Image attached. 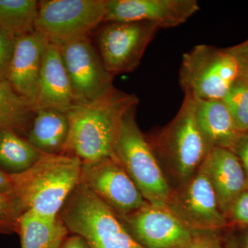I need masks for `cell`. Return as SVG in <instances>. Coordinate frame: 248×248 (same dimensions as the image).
Masks as SVG:
<instances>
[{
    "mask_svg": "<svg viewBox=\"0 0 248 248\" xmlns=\"http://www.w3.org/2000/svg\"><path fill=\"white\" fill-rule=\"evenodd\" d=\"M138 104L135 94L115 88L101 99L78 104L67 113L70 130L64 154L81 162L115 156L124 119Z\"/></svg>",
    "mask_w": 248,
    "mask_h": 248,
    "instance_id": "obj_1",
    "label": "cell"
},
{
    "mask_svg": "<svg viewBox=\"0 0 248 248\" xmlns=\"http://www.w3.org/2000/svg\"><path fill=\"white\" fill-rule=\"evenodd\" d=\"M81 161L68 155H46L24 172L11 174L22 213L58 216L81 178Z\"/></svg>",
    "mask_w": 248,
    "mask_h": 248,
    "instance_id": "obj_2",
    "label": "cell"
},
{
    "mask_svg": "<svg viewBox=\"0 0 248 248\" xmlns=\"http://www.w3.org/2000/svg\"><path fill=\"white\" fill-rule=\"evenodd\" d=\"M147 140L172 190L199 170L212 150L197 122L196 100L187 96L174 119Z\"/></svg>",
    "mask_w": 248,
    "mask_h": 248,
    "instance_id": "obj_3",
    "label": "cell"
},
{
    "mask_svg": "<svg viewBox=\"0 0 248 248\" xmlns=\"http://www.w3.org/2000/svg\"><path fill=\"white\" fill-rule=\"evenodd\" d=\"M59 216L68 232L81 236L91 248H145L117 215L81 183L68 197Z\"/></svg>",
    "mask_w": 248,
    "mask_h": 248,
    "instance_id": "obj_4",
    "label": "cell"
},
{
    "mask_svg": "<svg viewBox=\"0 0 248 248\" xmlns=\"http://www.w3.org/2000/svg\"><path fill=\"white\" fill-rule=\"evenodd\" d=\"M137 107L129 111L124 119L114 156L147 202L168 206L172 187L139 127Z\"/></svg>",
    "mask_w": 248,
    "mask_h": 248,
    "instance_id": "obj_5",
    "label": "cell"
},
{
    "mask_svg": "<svg viewBox=\"0 0 248 248\" xmlns=\"http://www.w3.org/2000/svg\"><path fill=\"white\" fill-rule=\"evenodd\" d=\"M238 76L237 59L227 49L200 45L183 55L179 83L195 100L223 99Z\"/></svg>",
    "mask_w": 248,
    "mask_h": 248,
    "instance_id": "obj_6",
    "label": "cell"
},
{
    "mask_svg": "<svg viewBox=\"0 0 248 248\" xmlns=\"http://www.w3.org/2000/svg\"><path fill=\"white\" fill-rule=\"evenodd\" d=\"M107 0L39 1L35 31L60 45L88 36L104 22Z\"/></svg>",
    "mask_w": 248,
    "mask_h": 248,
    "instance_id": "obj_7",
    "label": "cell"
},
{
    "mask_svg": "<svg viewBox=\"0 0 248 248\" xmlns=\"http://www.w3.org/2000/svg\"><path fill=\"white\" fill-rule=\"evenodd\" d=\"M159 29L151 22H107L97 35L106 69L113 76L136 69Z\"/></svg>",
    "mask_w": 248,
    "mask_h": 248,
    "instance_id": "obj_8",
    "label": "cell"
},
{
    "mask_svg": "<svg viewBox=\"0 0 248 248\" xmlns=\"http://www.w3.org/2000/svg\"><path fill=\"white\" fill-rule=\"evenodd\" d=\"M57 45L79 104L94 102L115 89L114 76L88 36Z\"/></svg>",
    "mask_w": 248,
    "mask_h": 248,
    "instance_id": "obj_9",
    "label": "cell"
},
{
    "mask_svg": "<svg viewBox=\"0 0 248 248\" xmlns=\"http://www.w3.org/2000/svg\"><path fill=\"white\" fill-rule=\"evenodd\" d=\"M168 207L192 231L221 232L228 225L203 164L189 180L173 189Z\"/></svg>",
    "mask_w": 248,
    "mask_h": 248,
    "instance_id": "obj_10",
    "label": "cell"
},
{
    "mask_svg": "<svg viewBox=\"0 0 248 248\" xmlns=\"http://www.w3.org/2000/svg\"><path fill=\"white\" fill-rule=\"evenodd\" d=\"M80 183L118 217L133 213L147 202L115 156L81 162Z\"/></svg>",
    "mask_w": 248,
    "mask_h": 248,
    "instance_id": "obj_11",
    "label": "cell"
},
{
    "mask_svg": "<svg viewBox=\"0 0 248 248\" xmlns=\"http://www.w3.org/2000/svg\"><path fill=\"white\" fill-rule=\"evenodd\" d=\"M118 217L133 239L145 248H177L192 236V231L168 206L146 202L133 213Z\"/></svg>",
    "mask_w": 248,
    "mask_h": 248,
    "instance_id": "obj_12",
    "label": "cell"
},
{
    "mask_svg": "<svg viewBox=\"0 0 248 248\" xmlns=\"http://www.w3.org/2000/svg\"><path fill=\"white\" fill-rule=\"evenodd\" d=\"M196 0H107L104 22H147L178 27L200 10Z\"/></svg>",
    "mask_w": 248,
    "mask_h": 248,
    "instance_id": "obj_13",
    "label": "cell"
},
{
    "mask_svg": "<svg viewBox=\"0 0 248 248\" xmlns=\"http://www.w3.org/2000/svg\"><path fill=\"white\" fill-rule=\"evenodd\" d=\"M48 39L35 31L16 37L8 82L34 110L37 86Z\"/></svg>",
    "mask_w": 248,
    "mask_h": 248,
    "instance_id": "obj_14",
    "label": "cell"
},
{
    "mask_svg": "<svg viewBox=\"0 0 248 248\" xmlns=\"http://www.w3.org/2000/svg\"><path fill=\"white\" fill-rule=\"evenodd\" d=\"M78 104L60 48L50 42L42 62L34 111L50 108L67 114Z\"/></svg>",
    "mask_w": 248,
    "mask_h": 248,
    "instance_id": "obj_15",
    "label": "cell"
},
{
    "mask_svg": "<svg viewBox=\"0 0 248 248\" xmlns=\"http://www.w3.org/2000/svg\"><path fill=\"white\" fill-rule=\"evenodd\" d=\"M203 166L226 217L234 201L248 186L244 168L234 152L223 148H212Z\"/></svg>",
    "mask_w": 248,
    "mask_h": 248,
    "instance_id": "obj_16",
    "label": "cell"
},
{
    "mask_svg": "<svg viewBox=\"0 0 248 248\" xmlns=\"http://www.w3.org/2000/svg\"><path fill=\"white\" fill-rule=\"evenodd\" d=\"M69 130L66 113L54 109L37 108L34 111L27 140L43 154H64Z\"/></svg>",
    "mask_w": 248,
    "mask_h": 248,
    "instance_id": "obj_17",
    "label": "cell"
},
{
    "mask_svg": "<svg viewBox=\"0 0 248 248\" xmlns=\"http://www.w3.org/2000/svg\"><path fill=\"white\" fill-rule=\"evenodd\" d=\"M196 115L199 126L212 148L232 151L240 133L222 99L196 100Z\"/></svg>",
    "mask_w": 248,
    "mask_h": 248,
    "instance_id": "obj_18",
    "label": "cell"
},
{
    "mask_svg": "<svg viewBox=\"0 0 248 248\" xmlns=\"http://www.w3.org/2000/svg\"><path fill=\"white\" fill-rule=\"evenodd\" d=\"M17 233L22 248H61L69 232L59 215L44 216L27 211L19 218Z\"/></svg>",
    "mask_w": 248,
    "mask_h": 248,
    "instance_id": "obj_19",
    "label": "cell"
},
{
    "mask_svg": "<svg viewBox=\"0 0 248 248\" xmlns=\"http://www.w3.org/2000/svg\"><path fill=\"white\" fill-rule=\"evenodd\" d=\"M14 130L0 129V167L9 174L27 170L43 156Z\"/></svg>",
    "mask_w": 248,
    "mask_h": 248,
    "instance_id": "obj_20",
    "label": "cell"
},
{
    "mask_svg": "<svg viewBox=\"0 0 248 248\" xmlns=\"http://www.w3.org/2000/svg\"><path fill=\"white\" fill-rule=\"evenodd\" d=\"M37 0H0V29L18 37L35 31Z\"/></svg>",
    "mask_w": 248,
    "mask_h": 248,
    "instance_id": "obj_21",
    "label": "cell"
},
{
    "mask_svg": "<svg viewBox=\"0 0 248 248\" xmlns=\"http://www.w3.org/2000/svg\"><path fill=\"white\" fill-rule=\"evenodd\" d=\"M34 110L17 94L7 80L0 81V129L17 130L29 129Z\"/></svg>",
    "mask_w": 248,
    "mask_h": 248,
    "instance_id": "obj_22",
    "label": "cell"
},
{
    "mask_svg": "<svg viewBox=\"0 0 248 248\" xmlns=\"http://www.w3.org/2000/svg\"><path fill=\"white\" fill-rule=\"evenodd\" d=\"M240 134L248 133V86L239 80L231 86L222 99Z\"/></svg>",
    "mask_w": 248,
    "mask_h": 248,
    "instance_id": "obj_23",
    "label": "cell"
},
{
    "mask_svg": "<svg viewBox=\"0 0 248 248\" xmlns=\"http://www.w3.org/2000/svg\"><path fill=\"white\" fill-rule=\"evenodd\" d=\"M22 209L14 195L0 194V234L18 232Z\"/></svg>",
    "mask_w": 248,
    "mask_h": 248,
    "instance_id": "obj_24",
    "label": "cell"
},
{
    "mask_svg": "<svg viewBox=\"0 0 248 248\" xmlns=\"http://www.w3.org/2000/svg\"><path fill=\"white\" fill-rule=\"evenodd\" d=\"M177 248H226L221 232L192 231L190 239Z\"/></svg>",
    "mask_w": 248,
    "mask_h": 248,
    "instance_id": "obj_25",
    "label": "cell"
},
{
    "mask_svg": "<svg viewBox=\"0 0 248 248\" xmlns=\"http://www.w3.org/2000/svg\"><path fill=\"white\" fill-rule=\"evenodd\" d=\"M16 37L0 29V81L7 78L14 55Z\"/></svg>",
    "mask_w": 248,
    "mask_h": 248,
    "instance_id": "obj_26",
    "label": "cell"
},
{
    "mask_svg": "<svg viewBox=\"0 0 248 248\" xmlns=\"http://www.w3.org/2000/svg\"><path fill=\"white\" fill-rule=\"evenodd\" d=\"M226 218L229 221L248 226V186L231 205Z\"/></svg>",
    "mask_w": 248,
    "mask_h": 248,
    "instance_id": "obj_27",
    "label": "cell"
},
{
    "mask_svg": "<svg viewBox=\"0 0 248 248\" xmlns=\"http://www.w3.org/2000/svg\"><path fill=\"white\" fill-rule=\"evenodd\" d=\"M232 151L239 158L248 182V133L240 134Z\"/></svg>",
    "mask_w": 248,
    "mask_h": 248,
    "instance_id": "obj_28",
    "label": "cell"
},
{
    "mask_svg": "<svg viewBox=\"0 0 248 248\" xmlns=\"http://www.w3.org/2000/svg\"><path fill=\"white\" fill-rule=\"evenodd\" d=\"M14 182L12 175L0 169V194L13 195Z\"/></svg>",
    "mask_w": 248,
    "mask_h": 248,
    "instance_id": "obj_29",
    "label": "cell"
},
{
    "mask_svg": "<svg viewBox=\"0 0 248 248\" xmlns=\"http://www.w3.org/2000/svg\"><path fill=\"white\" fill-rule=\"evenodd\" d=\"M61 248H91L86 241L79 235L68 236Z\"/></svg>",
    "mask_w": 248,
    "mask_h": 248,
    "instance_id": "obj_30",
    "label": "cell"
},
{
    "mask_svg": "<svg viewBox=\"0 0 248 248\" xmlns=\"http://www.w3.org/2000/svg\"><path fill=\"white\" fill-rule=\"evenodd\" d=\"M239 63V76L238 80L248 86V58H238Z\"/></svg>",
    "mask_w": 248,
    "mask_h": 248,
    "instance_id": "obj_31",
    "label": "cell"
},
{
    "mask_svg": "<svg viewBox=\"0 0 248 248\" xmlns=\"http://www.w3.org/2000/svg\"><path fill=\"white\" fill-rule=\"evenodd\" d=\"M226 49L229 53L232 54L235 57L248 58V40L241 45Z\"/></svg>",
    "mask_w": 248,
    "mask_h": 248,
    "instance_id": "obj_32",
    "label": "cell"
},
{
    "mask_svg": "<svg viewBox=\"0 0 248 248\" xmlns=\"http://www.w3.org/2000/svg\"><path fill=\"white\" fill-rule=\"evenodd\" d=\"M225 244L226 248H238L237 242L234 237H229L228 239H225Z\"/></svg>",
    "mask_w": 248,
    "mask_h": 248,
    "instance_id": "obj_33",
    "label": "cell"
},
{
    "mask_svg": "<svg viewBox=\"0 0 248 248\" xmlns=\"http://www.w3.org/2000/svg\"><path fill=\"white\" fill-rule=\"evenodd\" d=\"M241 248H248V230L244 233L242 238H241Z\"/></svg>",
    "mask_w": 248,
    "mask_h": 248,
    "instance_id": "obj_34",
    "label": "cell"
}]
</instances>
